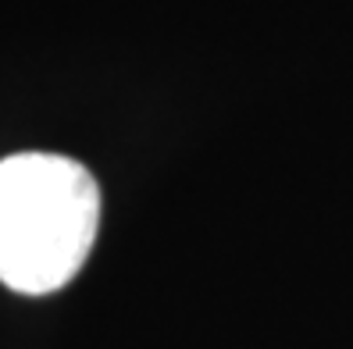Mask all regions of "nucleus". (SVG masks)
Segmentation results:
<instances>
[{
  "label": "nucleus",
  "mask_w": 353,
  "mask_h": 349,
  "mask_svg": "<svg viewBox=\"0 0 353 349\" xmlns=\"http://www.w3.org/2000/svg\"><path fill=\"white\" fill-rule=\"evenodd\" d=\"M100 186L86 164L61 154L0 160V285L50 296L86 268L100 232Z\"/></svg>",
  "instance_id": "f257e3e1"
}]
</instances>
